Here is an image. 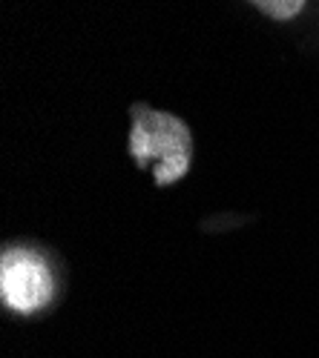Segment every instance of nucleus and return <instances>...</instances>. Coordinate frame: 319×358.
Here are the masks:
<instances>
[{"label": "nucleus", "mask_w": 319, "mask_h": 358, "mask_svg": "<svg viewBox=\"0 0 319 358\" xmlns=\"http://www.w3.org/2000/svg\"><path fill=\"white\" fill-rule=\"evenodd\" d=\"M130 155L141 169L153 166L156 187L179 184L193 164V132L179 115L147 103L130 106Z\"/></svg>", "instance_id": "1"}, {"label": "nucleus", "mask_w": 319, "mask_h": 358, "mask_svg": "<svg viewBox=\"0 0 319 358\" xmlns=\"http://www.w3.org/2000/svg\"><path fill=\"white\" fill-rule=\"evenodd\" d=\"M55 292V281L46 270L41 255L29 250H6L4 273H0V298L9 310L38 313L49 304Z\"/></svg>", "instance_id": "2"}, {"label": "nucleus", "mask_w": 319, "mask_h": 358, "mask_svg": "<svg viewBox=\"0 0 319 358\" xmlns=\"http://www.w3.org/2000/svg\"><path fill=\"white\" fill-rule=\"evenodd\" d=\"M247 3L273 20H294L305 9V0H247Z\"/></svg>", "instance_id": "3"}]
</instances>
